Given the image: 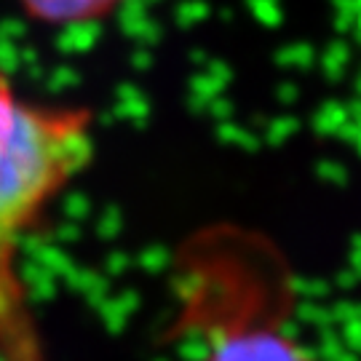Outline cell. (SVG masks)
<instances>
[{"mask_svg":"<svg viewBox=\"0 0 361 361\" xmlns=\"http://www.w3.org/2000/svg\"><path fill=\"white\" fill-rule=\"evenodd\" d=\"M94 153L91 107L32 99L0 70V361H49L19 259Z\"/></svg>","mask_w":361,"mask_h":361,"instance_id":"obj_1","label":"cell"},{"mask_svg":"<svg viewBox=\"0 0 361 361\" xmlns=\"http://www.w3.org/2000/svg\"><path fill=\"white\" fill-rule=\"evenodd\" d=\"M201 361H316L308 350L286 332L281 319L257 308H244L235 302L228 316L214 326V337L207 343Z\"/></svg>","mask_w":361,"mask_h":361,"instance_id":"obj_2","label":"cell"},{"mask_svg":"<svg viewBox=\"0 0 361 361\" xmlns=\"http://www.w3.org/2000/svg\"><path fill=\"white\" fill-rule=\"evenodd\" d=\"M25 16L46 27H78L102 22L126 0H16Z\"/></svg>","mask_w":361,"mask_h":361,"instance_id":"obj_3","label":"cell"}]
</instances>
